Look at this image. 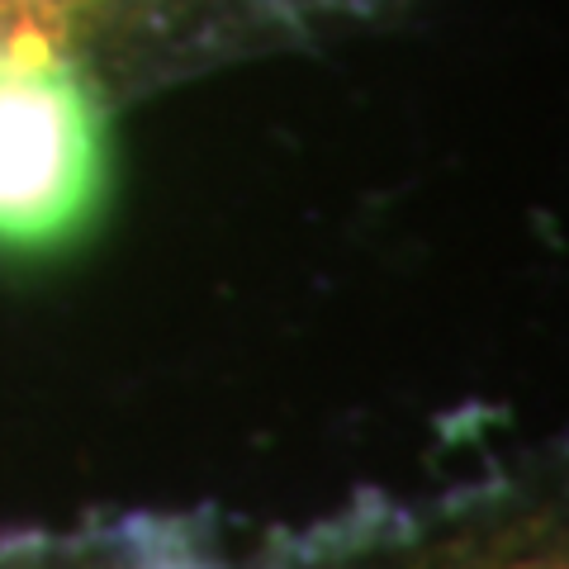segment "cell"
Wrapping results in <instances>:
<instances>
[{
    "mask_svg": "<svg viewBox=\"0 0 569 569\" xmlns=\"http://www.w3.org/2000/svg\"><path fill=\"white\" fill-rule=\"evenodd\" d=\"M284 6H290V0H284ZM309 6H337V0H309Z\"/></svg>",
    "mask_w": 569,
    "mask_h": 569,
    "instance_id": "3",
    "label": "cell"
},
{
    "mask_svg": "<svg viewBox=\"0 0 569 569\" xmlns=\"http://www.w3.org/2000/svg\"><path fill=\"white\" fill-rule=\"evenodd\" d=\"M104 186L96 77L0 67V252H52L81 233Z\"/></svg>",
    "mask_w": 569,
    "mask_h": 569,
    "instance_id": "1",
    "label": "cell"
},
{
    "mask_svg": "<svg viewBox=\"0 0 569 569\" xmlns=\"http://www.w3.org/2000/svg\"><path fill=\"white\" fill-rule=\"evenodd\" d=\"M0 569H219L209 550L171 522L129 518L67 537H6Z\"/></svg>",
    "mask_w": 569,
    "mask_h": 569,
    "instance_id": "2",
    "label": "cell"
}]
</instances>
